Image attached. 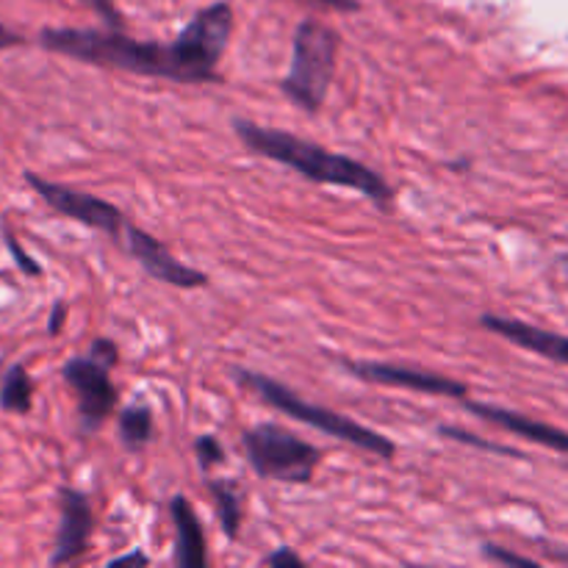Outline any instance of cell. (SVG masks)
I'll use <instances>...</instances> for the list:
<instances>
[{"label":"cell","instance_id":"cell-1","mask_svg":"<svg viewBox=\"0 0 568 568\" xmlns=\"http://www.w3.org/2000/svg\"><path fill=\"white\" fill-rule=\"evenodd\" d=\"M233 31V9L227 3H211L189 20L175 42H139L120 28H44L39 44L50 53L70 55L87 64L111 67L144 78H166L181 83L220 81L216 64L225 55Z\"/></svg>","mask_w":568,"mask_h":568},{"label":"cell","instance_id":"cell-2","mask_svg":"<svg viewBox=\"0 0 568 568\" xmlns=\"http://www.w3.org/2000/svg\"><path fill=\"white\" fill-rule=\"evenodd\" d=\"M236 133L250 150L277 161V164L292 166L294 172H300L308 181L325 183V186L353 189V192H361L364 197L375 200V203H392L394 189L375 170L349 159V155L331 153V150L320 148L314 142H305V139L294 136V133L253 125V122L242 120L236 122Z\"/></svg>","mask_w":568,"mask_h":568},{"label":"cell","instance_id":"cell-3","mask_svg":"<svg viewBox=\"0 0 568 568\" xmlns=\"http://www.w3.org/2000/svg\"><path fill=\"white\" fill-rule=\"evenodd\" d=\"M236 377H239V383H244L247 388H253L261 399H266L272 408L283 410V414L292 416V419H297V422H303V425H311V427H316V430L327 433V436L338 438V442H347V444H353V447L366 449V453L377 455V458L388 460V458H394V453H397L394 442H388L386 436H381V433L358 425V422L347 419V416L336 414V410L305 403V399L297 397L292 388H286L283 383H277V381H272V377L258 375V372H247V369H236Z\"/></svg>","mask_w":568,"mask_h":568},{"label":"cell","instance_id":"cell-4","mask_svg":"<svg viewBox=\"0 0 568 568\" xmlns=\"http://www.w3.org/2000/svg\"><path fill=\"white\" fill-rule=\"evenodd\" d=\"M338 37L320 20H303L294 31L292 64L283 78V92L303 111L314 114L322 109L336 72Z\"/></svg>","mask_w":568,"mask_h":568},{"label":"cell","instance_id":"cell-5","mask_svg":"<svg viewBox=\"0 0 568 568\" xmlns=\"http://www.w3.org/2000/svg\"><path fill=\"white\" fill-rule=\"evenodd\" d=\"M255 475L277 483H311L322 453L281 425H258L244 436Z\"/></svg>","mask_w":568,"mask_h":568},{"label":"cell","instance_id":"cell-6","mask_svg":"<svg viewBox=\"0 0 568 568\" xmlns=\"http://www.w3.org/2000/svg\"><path fill=\"white\" fill-rule=\"evenodd\" d=\"M26 183L55 211V214L120 239L122 227H125V216H122L120 209L111 205L109 200H100L89 192H78V189L72 186H61V183L44 181V178L33 175V172H26Z\"/></svg>","mask_w":568,"mask_h":568},{"label":"cell","instance_id":"cell-7","mask_svg":"<svg viewBox=\"0 0 568 568\" xmlns=\"http://www.w3.org/2000/svg\"><path fill=\"white\" fill-rule=\"evenodd\" d=\"M109 366L89 358H70L61 366V377L78 397V416L83 430H98L116 408V388L111 383Z\"/></svg>","mask_w":568,"mask_h":568},{"label":"cell","instance_id":"cell-8","mask_svg":"<svg viewBox=\"0 0 568 568\" xmlns=\"http://www.w3.org/2000/svg\"><path fill=\"white\" fill-rule=\"evenodd\" d=\"M120 239L122 244H125L128 253H131L133 258L142 264V270L148 272V275H153L155 281H164L178 288H200L209 283V277H205L203 272L192 270V266H186L183 261H178L159 239H153L148 231H142V227L125 222Z\"/></svg>","mask_w":568,"mask_h":568},{"label":"cell","instance_id":"cell-9","mask_svg":"<svg viewBox=\"0 0 568 568\" xmlns=\"http://www.w3.org/2000/svg\"><path fill=\"white\" fill-rule=\"evenodd\" d=\"M347 369L355 377L366 383H381V386H399L410 388V392L419 394H438V397H453V399H466L469 388L458 381H449V377L433 375V372L410 369V366H397V364H381V361H349Z\"/></svg>","mask_w":568,"mask_h":568},{"label":"cell","instance_id":"cell-10","mask_svg":"<svg viewBox=\"0 0 568 568\" xmlns=\"http://www.w3.org/2000/svg\"><path fill=\"white\" fill-rule=\"evenodd\" d=\"M59 510H61V525L55 532V549L50 555V566H67L72 560L81 558L89 547L92 538V505H89L87 494L78 488L64 486L59 491Z\"/></svg>","mask_w":568,"mask_h":568},{"label":"cell","instance_id":"cell-11","mask_svg":"<svg viewBox=\"0 0 568 568\" xmlns=\"http://www.w3.org/2000/svg\"><path fill=\"white\" fill-rule=\"evenodd\" d=\"M480 325L486 327V331L503 336L505 342H514L516 347L530 349V353L541 355V358L568 366V336H564V333L544 331V327L527 325V322L497 314L480 316Z\"/></svg>","mask_w":568,"mask_h":568},{"label":"cell","instance_id":"cell-12","mask_svg":"<svg viewBox=\"0 0 568 568\" xmlns=\"http://www.w3.org/2000/svg\"><path fill=\"white\" fill-rule=\"evenodd\" d=\"M471 414H477L480 419L491 422V425L505 427L510 430L514 436L527 438L532 444H541V447L555 449V453L568 455V433L560 430V427L547 425V422H536V419H527V416L516 414V410H505L497 408V405H486V403H469Z\"/></svg>","mask_w":568,"mask_h":568},{"label":"cell","instance_id":"cell-13","mask_svg":"<svg viewBox=\"0 0 568 568\" xmlns=\"http://www.w3.org/2000/svg\"><path fill=\"white\" fill-rule=\"evenodd\" d=\"M170 510L178 532L175 564L181 568H205V564H209V558H205V532L194 508L189 505L186 497H175Z\"/></svg>","mask_w":568,"mask_h":568},{"label":"cell","instance_id":"cell-14","mask_svg":"<svg viewBox=\"0 0 568 568\" xmlns=\"http://www.w3.org/2000/svg\"><path fill=\"white\" fill-rule=\"evenodd\" d=\"M33 408V381L22 364L6 369L0 381V410L6 414H28Z\"/></svg>","mask_w":568,"mask_h":568},{"label":"cell","instance_id":"cell-15","mask_svg":"<svg viewBox=\"0 0 568 568\" xmlns=\"http://www.w3.org/2000/svg\"><path fill=\"white\" fill-rule=\"evenodd\" d=\"M211 494H214L222 530L227 538H236L239 527H242V491L231 480H211Z\"/></svg>","mask_w":568,"mask_h":568},{"label":"cell","instance_id":"cell-16","mask_svg":"<svg viewBox=\"0 0 568 568\" xmlns=\"http://www.w3.org/2000/svg\"><path fill=\"white\" fill-rule=\"evenodd\" d=\"M120 436L128 449H142L153 438V414L144 405H131L120 414Z\"/></svg>","mask_w":568,"mask_h":568},{"label":"cell","instance_id":"cell-17","mask_svg":"<svg viewBox=\"0 0 568 568\" xmlns=\"http://www.w3.org/2000/svg\"><path fill=\"white\" fill-rule=\"evenodd\" d=\"M442 436L455 438V442H460V444H471V447L488 449V453H503V455H516V458H525V455L516 453V449L499 447V444H491V442H483V438H475V436H471V433L458 430V427H442Z\"/></svg>","mask_w":568,"mask_h":568},{"label":"cell","instance_id":"cell-18","mask_svg":"<svg viewBox=\"0 0 568 568\" xmlns=\"http://www.w3.org/2000/svg\"><path fill=\"white\" fill-rule=\"evenodd\" d=\"M194 453H197L200 466H203V469H209V466L214 464H222V458H225V449H222L220 438L214 436H200L197 444H194Z\"/></svg>","mask_w":568,"mask_h":568},{"label":"cell","instance_id":"cell-19","mask_svg":"<svg viewBox=\"0 0 568 568\" xmlns=\"http://www.w3.org/2000/svg\"><path fill=\"white\" fill-rule=\"evenodd\" d=\"M6 247H9L11 255H14V264L20 266L22 275H28V277H39V275H42V266H39L37 261H33L31 255H28L26 250L20 247V244H17L14 233H11V231H6Z\"/></svg>","mask_w":568,"mask_h":568},{"label":"cell","instance_id":"cell-20","mask_svg":"<svg viewBox=\"0 0 568 568\" xmlns=\"http://www.w3.org/2000/svg\"><path fill=\"white\" fill-rule=\"evenodd\" d=\"M486 555L491 560H497V564L503 566H521V568H536L538 564L532 558H525V555H516V552H508V549L497 547V544H486Z\"/></svg>","mask_w":568,"mask_h":568},{"label":"cell","instance_id":"cell-21","mask_svg":"<svg viewBox=\"0 0 568 568\" xmlns=\"http://www.w3.org/2000/svg\"><path fill=\"white\" fill-rule=\"evenodd\" d=\"M89 355H92V358L98 361V364L109 366V369H114L116 361H120V353H116V344L109 342V338H98V342L92 344V353H89Z\"/></svg>","mask_w":568,"mask_h":568},{"label":"cell","instance_id":"cell-22","mask_svg":"<svg viewBox=\"0 0 568 568\" xmlns=\"http://www.w3.org/2000/svg\"><path fill=\"white\" fill-rule=\"evenodd\" d=\"M83 3H87L89 9L98 11V14L109 22V28H122V17L120 11H116L114 0H83Z\"/></svg>","mask_w":568,"mask_h":568},{"label":"cell","instance_id":"cell-23","mask_svg":"<svg viewBox=\"0 0 568 568\" xmlns=\"http://www.w3.org/2000/svg\"><path fill=\"white\" fill-rule=\"evenodd\" d=\"M264 564L272 566V568H286V566L288 568H300V566H303V558H300V555H294L292 549L281 547V549H277V552L266 555Z\"/></svg>","mask_w":568,"mask_h":568},{"label":"cell","instance_id":"cell-24","mask_svg":"<svg viewBox=\"0 0 568 568\" xmlns=\"http://www.w3.org/2000/svg\"><path fill=\"white\" fill-rule=\"evenodd\" d=\"M67 320V305L64 303H55L53 311H50V322H48V333L50 336H59L61 325Z\"/></svg>","mask_w":568,"mask_h":568},{"label":"cell","instance_id":"cell-25","mask_svg":"<svg viewBox=\"0 0 568 568\" xmlns=\"http://www.w3.org/2000/svg\"><path fill=\"white\" fill-rule=\"evenodd\" d=\"M26 42V37H20L17 31H11V28H6L3 22H0V50L6 48H17V44Z\"/></svg>","mask_w":568,"mask_h":568},{"label":"cell","instance_id":"cell-26","mask_svg":"<svg viewBox=\"0 0 568 568\" xmlns=\"http://www.w3.org/2000/svg\"><path fill=\"white\" fill-rule=\"evenodd\" d=\"M308 3L325 6V9H333V11H355V9H358V0H308Z\"/></svg>","mask_w":568,"mask_h":568},{"label":"cell","instance_id":"cell-27","mask_svg":"<svg viewBox=\"0 0 568 568\" xmlns=\"http://www.w3.org/2000/svg\"><path fill=\"white\" fill-rule=\"evenodd\" d=\"M144 564H148V558H144V555H125V558L111 560V566H144Z\"/></svg>","mask_w":568,"mask_h":568},{"label":"cell","instance_id":"cell-28","mask_svg":"<svg viewBox=\"0 0 568 568\" xmlns=\"http://www.w3.org/2000/svg\"><path fill=\"white\" fill-rule=\"evenodd\" d=\"M558 266H560V270H564L566 275H568V253H566V255H560V258H558Z\"/></svg>","mask_w":568,"mask_h":568}]
</instances>
